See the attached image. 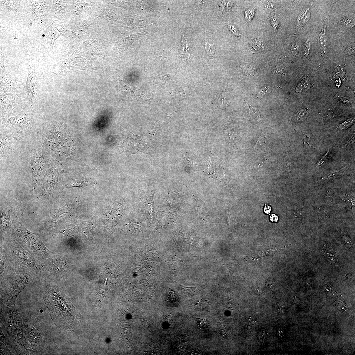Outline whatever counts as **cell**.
Returning a JSON list of instances; mask_svg holds the SVG:
<instances>
[{
    "instance_id": "36",
    "label": "cell",
    "mask_w": 355,
    "mask_h": 355,
    "mask_svg": "<svg viewBox=\"0 0 355 355\" xmlns=\"http://www.w3.org/2000/svg\"><path fill=\"white\" fill-rule=\"evenodd\" d=\"M354 50H355L354 47L348 49L346 51L347 54H353V53L351 51Z\"/></svg>"
},
{
    "instance_id": "4",
    "label": "cell",
    "mask_w": 355,
    "mask_h": 355,
    "mask_svg": "<svg viewBox=\"0 0 355 355\" xmlns=\"http://www.w3.org/2000/svg\"><path fill=\"white\" fill-rule=\"evenodd\" d=\"M19 243L41 263L54 255L46 247L39 234L32 233L20 224L16 228Z\"/></svg>"
},
{
    "instance_id": "17",
    "label": "cell",
    "mask_w": 355,
    "mask_h": 355,
    "mask_svg": "<svg viewBox=\"0 0 355 355\" xmlns=\"http://www.w3.org/2000/svg\"><path fill=\"white\" fill-rule=\"evenodd\" d=\"M234 2L232 1H222L221 4L220 12L221 14L228 12L231 9Z\"/></svg>"
},
{
    "instance_id": "35",
    "label": "cell",
    "mask_w": 355,
    "mask_h": 355,
    "mask_svg": "<svg viewBox=\"0 0 355 355\" xmlns=\"http://www.w3.org/2000/svg\"><path fill=\"white\" fill-rule=\"evenodd\" d=\"M271 210V207L265 205L264 208V211L266 214H269Z\"/></svg>"
},
{
    "instance_id": "37",
    "label": "cell",
    "mask_w": 355,
    "mask_h": 355,
    "mask_svg": "<svg viewBox=\"0 0 355 355\" xmlns=\"http://www.w3.org/2000/svg\"><path fill=\"white\" fill-rule=\"evenodd\" d=\"M273 284L272 282H268L266 285V286L268 288H270L272 287Z\"/></svg>"
},
{
    "instance_id": "23",
    "label": "cell",
    "mask_w": 355,
    "mask_h": 355,
    "mask_svg": "<svg viewBox=\"0 0 355 355\" xmlns=\"http://www.w3.org/2000/svg\"><path fill=\"white\" fill-rule=\"evenodd\" d=\"M228 27L232 33L237 38L240 37V32L236 26L233 24H231L230 22H228Z\"/></svg>"
},
{
    "instance_id": "33",
    "label": "cell",
    "mask_w": 355,
    "mask_h": 355,
    "mask_svg": "<svg viewBox=\"0 0 355 355\" xmlns=\"http://www.w3.org/2000/svg\"><path fill=\"white\" fill-rule=\"evenodd\" d=\"M271 22H272V24L274 28L275 29L277 28L278 24L276 19L275 18H273L271 19Z\"/></svg>"
},
{
    "instance_id": "8",
    "label": "cell",
    "mask_w": 355,
    "mask_h": 355,
    "mask_svg": "<svg viewBox=\"0 0 355 355\" xmlns=\"http://www.w3.org/2000/svg\"><path fill=\"white\" fill-rule=\"evenodd\" d=\"M123 147L129 153L137 154L147 152L150 145L147 137L139 136L134 134L126 138L122 142Z\"/></svg>"
},
{
    "instance_id": "15",
    "label": "cell",
    "mask_w": 355,
    "mask_h": 355,
    "mask_svg": "<svg viewBox=\"0 0 355 355\" xmlns=\"http://www.w3.org/2000/svg\"><path fill=\"white\" fill-rule=\"evenodd\" d=\"M210 304L208 301L203 299L199 301L196 304L195 307L199 310L208 311V309Z\"/></svg>"
},
{
    "instance_id": "29",
    "label": "cell",
    "mask_w": 355,
    "mask_h": 355,
    "mask_svg": "<svg viewBox=\"0 0 355 355\" xmlns=\"http://www.w3.org/2000/svg\"><path fill=\"white\" fill-rule=\"evenodd\" d=\"M265 141V139L264 138L260 137L255 144V148L259 147L262 145L263 144Z\"/></svg>"
},
{
    "instance_id": "12",
    "label": "cell",
    "mask_w": 355,
    "mask_h": 355,
    "mask_svg": "<svg viewBox=\"0 0 355 355\" xmlns=\"http://www.w3.org/2000/svg\"><path fill=\"white\" fill-rule=\"evenodd\" d=\"M327 248L324 247L323 252L325 256L327 258L330 263H333L337 260L336 255L333 249L326 245Z\"/></svg>"
},
{
    "instance_id": "11",
    "label": "cell",
    "mask_w": 355,
    "mask_h": 355,
    "mask_svg": "<svg viewBox=\"0 0 355 355\" xmlns=\"http://www.w3.org/2000/svg\"><path fill=\"white\" fill-rule=\"evenodd\" d=\"M32 78H28L27 82L28 91L30 101L32 105L36 101V89L35 81L31 80Z\"/></svg>"
},
{
    "instance_id": "31",
    "label": "cell",
    "mask_w": 355,
    "mask_h": 355,
    "mask_svg": "<svg viewBox=\"0 0 355 355\" xmlns=\"http://www.w3.org/2000/svg\"><path fill=\"white\" fill-rule=\"evenodd\" d=\"M284 71V68L278 67L275 69L274 73V74H280L283 73Z\"/></svg>"
},
{
    "instance_id": "9",
    "label": "cell",
    "mask_w": 355,
    "mask_h": 355,
    "mask_svg": "<svg viewBox=\"0 0 355 355\" xmlns=\"http://www.w3.org/2000/svg\"><path fill=\"white\" fill-rule=\"evenodd\" d=\"M70 207L67 205L58 209L51 210L48 218L42 226V230H50L67 218L70 213Z\"/></svg>"
},
{
    "instance_id": "10",
    "label": "cell",
    "mask_w": 355,
    "mask_h": 355,
    "mask_svg": "<svg viewBox=\"0 0 355 355\" xmlns=\"http://www.w3.org/2000/svg\"><path fill=\"white\" fill-rule=\"evenodd\" d=\"M94 181L91 179L84 178H69L64 182L61 191L63 189L73 187H81L88 185H94Z\"/></svg>"
},
{
    "instance_id": "30",
    "label": "cell",
    "mask_w": 355,
    "mask_h": 355,
    "mask_svg": "<svg viewBox=\"0 0 355 355\" xmlns=\"http://www.w3.org/2000/svg\"><path fill=\"white\" fill-rule=\"evenodd\" d=\"M275 309L278 313H280L283 310V304L281 303H278L275 306Z\"/></svg>"
},
{
    "instance_id": "21",
    "label": "cell",
    "mask_w": 355,
    "mask_h": 355,
    "mask_svg": "<svg viewBox=\"0 0 355 355\" xmlns=\"http://www.w3.org/2000/svg\"><path fill=\"white\" fill-rule=\"evenodd\" d=\"M253 45L255 49L264 50L266 47V45L264 41L260 39H257L253 42Z\"/></svg>"
},
{
    "instance_id": "19",
    "label": "cell",
    "mask_w": 355,
    "mask_h": 355,
    "mask_svg": "<svg viewBox=\"0 0 355 355\" xmlns=\"http://www.w3.org/2000/svg\"><path fill=\"white\" fill-rule=\"evenodd\" d=\"M355 122V118H351L348 119L346 121L340 125L338 128L340 130H346L348 128L350 127L353 125Z\"/></svg>"
},
{
    "instance_id": "27",
    "label": "cell",
    "mask_w": 355,
    "mask_h": 355,
    "mask_svg": "<svg viewBox=\"0 0 355 355\" xmlns=\"http://www.w3.org/2000/svg\"><path fill=\"white\" fill-rule=\"evenodd\" d=\"M271 90V88L269 86H265L261 89L259 94L260 95H263L269 93Z\"/></svg>"
},
{
    "instance_id": "1",
    "label": "cell",
    "mask_w": 355,
    "mask_h": 355,
    "mask_svg": "<svg viewBox=\"0 0 355 355\" xmlns=\"http://www.w3.org/2000/svg\"><path fill=\"white\" fill-rule=\"evenodd\" d=\"M44 296L46 306L57 326L67 330H74L78 326L80 315L68 298L57 287L50 285L46 288Z\"/></svg>"
},
{
    "instance_id": "5",
    "label": "cell",
    "mask_w": 355,
    "mask_h": 355,
    "mask_svg": "<svg viewBox=\"0 0 355 355\" xmlns=\"http://www.w3.org/2000/svg\"><path fill=\"white\" fill-rule=\"evenodd\" d=\"M30 153L32 155L31 166L32 175V190L43 180L51 161L50 154L37 138L29 142Z\"/></svg>"
},
{
    "instance_id": "38",
    "label": "cell",
    "mask_w": 355,
    "mask_h": 355,
    "mask_svg": "<svg viewBox=\"0 0 355 355\" xmlns=\"http://www.w3.org/2000/svg\"><path fill=\"white\" fill-rule=\"evenodd\" d=\"M278 335L279 337H282L283 336V332L280 329L278 330Z\"/></svg>"
},
{
    "instance_id": "13",
    "label": "cell",
    "mask_w": 355,
    "mask_h": 355,
    "mask_svg": "<svg viewBox=\"0 0 355 355\" xmlns=\"http://www.w3.org/2000/svg\"><path fill=\"white\" fill-rule=\"evenodd\" d=\"M310 83L309 80L307 77L305 78L298 85L296 89V93L298 94L306 91L310 89Z\"/></svg>"
},
{
    "instance_id": "32",
    "label": "cell",
    "mask_w": 355,
    "mask_h": 355,
    "mask_svg": "<svg viewBox=\"0 0 355 355\" xmlns=\"http://www.w3.org/2000/svg\"><path fill=\"white\" fill-rule=\"evenodd\" d=\"M354 141H355V134H353L352 135V137H351L349 139V140H348V141H347L346 145L345 146V147H347V146H349L350 145L353 143Z\"/></svg>"
},
{
    "instance_id": "2",
    "label": "cell",
    "mask_w": 355,
    "mask_h": 355,
    "mask_svg": "<svg viewBox=\"0 0 355 355\" xmlns=\"http://www.w3.org/2000/svg\"><path fill=\"white\" fill-rule=\"evenodd\" d=\"M5 127L1 129L0 136L1 165L15 163L30 153L29 142Z\"/></svg>"
},
{
    "instance_id": "22",
    "label": "cell",
    "mask_w": 355,
    "mask_h": 355,
    "mask_svg": "<svg viewBox=\"0 0 355 355\" xmlns=\"http://www.w3.org/2000/svg\"><path fill=\"white\" fill-rule=\"evenodd\" d=\"M348 168H349V166L348 165L346 167L341 169L340 170L331 172L328 175V178L327 179H330L337 176L338 175L343 173L344 171L347 170Z\"/></svg>"
},
{
    "instance_id": "18",
    "label": "cell",
    "mask_w": 355,
    "mask_h": 355,
    "mask_svg": "<svg viewBox=\"0 0 355 355\" xmlns=\"http://www.w3.org/2000/svg\"><path fill=\"white\" fill-rule=\"evenodd\" d=\"M181 45L182 52H183L185 57L189 58L190 56L189 52V46L187 39L184 35L182 36V41Z\"/></svg>"
},
{
    "instance_id": "34",
    "label": "cell",
    "mask_w": 355,
    "mask_h": 355,
    "mask_svg": "<svg viewBox=\"0 0 355 355\" xmlns=\"http://www.w3.org/2000/svg\"><path fill=\"white\" fill-rule=\"evenodd\" d=\"M270 220L272 222H277L278 220V217L277 215L273 214L271 215Z\"/></svg>"
},
{
    "instance_id": "25",
    "label": "cell",
    "mask_w": 355,
    "mask_h": 355,
    "mask_svg": "<svg viewBox=\"0 0 355 355\" xmlns=\"http://www.w3.org/2000/svg\"><path fill=\"white\" fill-rule=\"evenodd\" d=\"M255 13V9L251 8L247 10L245 12V18L247 21H250L253 19Z\"/></svg>"
},
{
    "instance_id": "20",
    "label": "cell",
    "mask_w": 355,
    "mask_h": 355,
    "mask_svg": "<svg viewBox=\"0 0 355 355\" xmlns=\"http://www.w3.org/2000/svg\"><path fill=\"white\" fill-rule=\"evenodd\" d=\"M330 151L329 150H328L327 153L325 155L323 158L318 161L316 165V167L319 168L326 165L327 163L328 159L330 158Z\"/></svg>"
},
{
    "instance_id": "24",
    "label": "cell",
    "mask_w": 355,
    "mask_h": 355,
    "mask_svg": "<svg viewBox=\"0 0 355 355\" xmlns=\"http://www.w3.org/2000/svg\"><path fill=\"white\" fill-rule=\"evenodd\" d=\"M198 326L201 328H205L208 327V320L204 318H199L197 320Z\"/></svg>"
},
{
    "instance_id": "39",
    "label": "cell",
    "mask_w": 355,
    "mask_h": 355,
    "mask_svg": "<svg viewBox=\"0 0 355 355\" xmlns=\"http://www.w3.org/2000/svg\"><path fill=\"white\" fill-rule=\"evenodd\" d=\"M255 290H256V293L258 294H260L261 293V290L260 288L258 287L257 288L255 289Z\"/></svg>"
},
{
    "instance_id": "3",
    "label": "cell",
    "mask_w": 355,
    "mask_h": 355,
    "mask_svg": "<svg viewBox=\"0 0 355 355\" xmlns=\"http://www.w3.org/2000/svg\"><path fill=\"white\" fill-rule=\"evenodd\" d=\"M7 253L15 269L29 275H39L42 263L30 254L18 242L8 240Z\"/></svg>"
},
{
    "instance_id": "16",
    "label": "cell",
    "mask_w": 355,
    "mask_h": 355,
    "mask_svg": "<svg viewBox=\"0 0 355 355\" xmlns=\"http://www.w3.org/2000/svg\"><path fill=\"white\" fill-rule=\"evenodd\" d=\"M205 48L208 55L212 56L214 54L215 51V46L213 42L210 39H206Z\"/></svg>"
},
{
    "instance_id": "26",
    "label": "cell",
    "mask_w": 355,
    "mask_h": 355,
    "mask_svg": "<svg viewBox=\"0 0 355 355\" xmlns=\"http://www.w3.org/2000/svg\"><path fill=\"white\" fill-rule=\"evenodd\" d=\"M167 300L171 303L176 302L178 298L174 294L171 293H168L167 296Z\"/></svg>"
},
{
    "instance_id": "28",
    "label": "cell",
    "mask_w": 355,
    "mask_h": 355,
    "mask_svg": "<svg viewBox=\"0 0 355 355\" xmlns=\"http://www.w3.org/2000/svg\"><path fill=\"white\" fill-rule=\"evenodd\" d=\"M310 42L309 41H307L305 43L304 47V54L306 56L308 55L309 54V51H310Z\"/></svg>"
},
{
    "instance_id": "14",
    "label": "cell",
    "mask_w": 355,
    "mask_h": 355,
    "mask_svg": "<svg viewBox=\"0 0 355 355\" xmlns=\"http://www.w3.org/2000/svg\"><path fill=\"white\" fill-rule=\"evenodd\" d=\"M310 109L306 108L301 109L295 115L294 119L295 121L298 122L304 121L307 117L310 112Z\"/></svg>"
},
{
    "instance_id": "6",
    "label": "cell",
    "mask_w": 355,
    "mask_h": 355,
    "mask_svg": "<svg viewBox=\"0 0 355 355\" xmlns=\"http://www.w3.org/2000/svg\"><path fill=\"white\" fill-rule=\"evenodd\" d=\"M66 168L65 164L52 159L43 178L42 188L38 197V200L42 197L49 196L55 191Z\"/></svg>"
},
{
    "instance_id": "7",
    "label": "cell",
    "mask_w": 355,
    "mask_h": 355,
    "mask_svg": "<svg viewBox=\"0 0 355 355\" xmlns=\"http://www.w3.org/2000/svg\"><path fill=\"white\" fill-rule=\"evenodd\" d=\"M66 135V132L60 124L51 121L40 126L36 138L45 149L51 150L59 144Z\"/></svg>"
}]
</instances>
